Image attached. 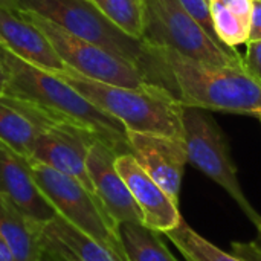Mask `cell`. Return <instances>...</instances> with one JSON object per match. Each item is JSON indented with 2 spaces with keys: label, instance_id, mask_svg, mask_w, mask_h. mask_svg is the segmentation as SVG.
I'll use <instances>...</instances> for the list:
<instances>
[{
  "label": "cell",
  "instance_id": "1f68e13d",
  "mask_svg": "<svg viewBox=\"0 0 261 261\" xmlns=\"http://www.w3.org/2000/svg\"><path fill=\"white\" fill-rule=\"evenodd\" d=\"M257 118H260V121H261V112H260V113H258V116H257Z\"/></svg>",
  "mask_w": 261,
  "mask_h": 261
},
{
  "label": "cell",
  "instance_id": "2e32d148",
  "mask_svg": "<svg viewBox=\"0 0 261 261\" xmlns=\"http://www.w3.org/2000/svg\"><path fill=\"white\" fill-rule=\"evenodd\" d=\"M41 133V121L31 106L18 98L0 93V141L29 159L34 144Z\"/></svg>",
  "mask_w": 261,
  "mask_h": 261
},
{
  "label": "cell",
  "instance_id": "7a4b0ae2",
  "mask_svg": "<svg viewBox=\"0 0 261 261\" xmlns=\"http://www.w3.org/2000/svg\"><path fill=\"white\" fill-rule=\"evenodd\" d=\"M154 49L164 64V87L182 106L258 116L261 83L245 66H210L171 49Z\"/></svg>",
  "mask_w": 261,
  "mask_h": 261
},
{
  "label": "cell",
  "instance_id": "d6986e66",
  "mask_svg": "<svg viewBox=\"0 0 261 261\" xmlns=\"http://www.w3.org/2000/svg\"><path fill=\"white\" fill-rule=\"evenodd\" d=\"M118 232L127 261H177L161 239V232L141 222H121Z\"/></svg>",
  "mask_w": 261,
  "mask_h": 261
},
{
  "label": "cell",
  "instance_id": "30bf717a",
  "mask_svg": "<svg viewBox=\"0 0 261 261\" xmlns=\"http://www.w3.org/2000/svg\"><path fill=\"white\" fill-rule=\"evenodd\" d=\"M130 153L144 171L179 203L180 185L188 164L184 139L151 133L127 132Z\"/></svg>",
  "mask_w": 261,
  "mask_h": 261
},
{
  "label": "cell",
  "instance_id": "8fae6325",
  "mask_svg": "<svg viewBox=\"0 0 261 261\" xmlns=\"http://www.w3.org/2000/svg\"><path fill=\"white\" fill-rule=\"evenodd\" d=\"M115 167L125 182L136 206L141 211L142 223L161 234L176 228L180 220L179 203H176L138 164L132 153L118 154Z\"/></svg>",
  "mask_w": 261,
  "mask_h": 261
},
{
  "label": "cell",
  "instance_id": "ffe728a7",
  "mask_svg": "<svg viewBox=\"0 0 261 261\" xmlns=\"http://www.w3.org/2000/svg\"><path fill=\"white\" fill-rule=\"evenodd\" d=\"M164 236L176 246L185 261H243L199 236L184 219L176 228L167 231Z\"/></svg>",
  "mask_w": 261,
  "mask_h": 261
},
{
  "label": "cell",
  "instance_id": "4316f807",
  "mask_svg": "<svg viewBox=\"0 0 261 261\" xmlns=\"http://www.w3.org/2000/svg\"><path fill=\"white\" fill-rule=\"evenodd\" d=\"M5 87H6V70H5L3 63L0 60V93L5 92Z\"/></svg>",
  "mask_w": 261,
  "mask_h": 261
},
{
  "label": "cell",
  "instance_id": "cb8c5ba5",
  "mask_svg": "<svg viewBox=\"0 0 261 261\" xmlns=\"http://www.w3.org/2000/svg\"><path fill=\"white\" fill-rule=\"evenodd\" d=\"M231 254L243 261H261V240L234 242L231 243Z\"/></svg>",
  "mask_w": 261,
  "mask_h": 261
},
{
  "label": "cell",
  "instance_id": "d6a6232c",
  "mask_svg": "<svg viewBox=\"0 0 261 261\" xmlns=\"http://www.w3.org/2000/svg\"><path fill=\"white\" fill-rule=\"evenodd\" d=\"M208 2H210V0H208Z\"/></svg>",
  "mask_w": 261,
  "mask_h": 261
},
{
  "label": "cell",
  "instance_id": "8992f818",
  "mask_svg": "<svg viewBox=\"0 0 261 261\" xmlns=\"http://www.w3.org/2000/svg\"><path fill=\"white\" fill-rule=\"evenodd\" d=\"M31 168L40 191L57 210L58 216L95 239L122 261H127L118 232V223L96 196L87 191L78 180L44 164L31 162Z\"/></svg>",
  "mask_w": 261,
  "mask_h": 261
},
{
  "label": "cell",
  "instance_id": "5bb4252c",
  "mask_svg": "<svg viewBox=\"0 0 261 261\" xmlns=\"http://www.w3.org/2000/svg\"><path fill=\"white\" fill-rule=\"evenodd\" d=\"M0 35L5 47L23 61L47 72H72L47 37L18 9L0 8Z\"/></svg>",
  "mask_w": 261,
  "mask_h": 261
},
{
  "label": "cell",
  "instance_id": "3957f363",
  "mask_svg": "<svg viewBox=\"0 0 261 261\" xmlns=\"http://www.w3.org/2000/svg\"><path fill=\"white\" fill-rule=\"evenodd\" d=\"M54 73L92 104L122 122L127 132L184 139V106L167 89L156 84L132 89L95 81L76 72Z\"/></svg>",
  "mask_w": 261,
  "mask_h": 261
},
{
  "label": "cell",
  "instance_id": "ac0fdd59",
  "mask_svg": "<svg viewBox=\"0 0 261 261\" xmlns=\"http://www.w3.org/2000/svg\"><path fill=\"white\" fill-rule=\"evenodd\" d=\"M252 5L254 0H210L216 34L226 47L236 49L248 43Z\"/></svg>",
  "mask_w": 261,
  "mask_h": 261
},
{
  "label": "cell",
  "instance_id": "f546056e",
  "mask_svg": "<svg viewBox=\"0 0 261 261\" xmlns=\"http://www.w3.org/2000/svg\"><path fill=\"white\" fill-rule=\"evenodd\" d=\"M255 226H257V231H258V239L261 240V222L258 225H255Z\"/></svg>",
  "mask_w": 261,
  "mask_h": 261
},
{
  "label": "cell",
  "instance_id": "52a82bcc",
  "mask_svg": "<svg viewBox=\"0 0 261 261\" xmlns=\"http://www.w3.org/2000/svg\"><path fill=\"white\" fill-rule=\"evenodd\" d=\"M182 125L188 162L220 185L248 219L254 225H258L261 216L242 190L237 167L231 158L226 138L214 118L208 110L184 106Z\"/></svg>",
  "mask_w": 261,
  "mask_h": 261
},
{
  "label": "cell",
  "instance_id": "6da1fadb",
  "mask_svg": "<svg viewBox=\"0 0 261 261\" xmlns=\"http://www.w3.org/2000/svg\"><path fill=\"white\" fill-rule=\"evenodd\" d=\"M0 60L6 70L5 95L34 104L55 122L92 133L116 154L130 153L122 122L92 104L57 73L23 61L5 46H0Z\"/></svg>",
  "mask_w": 261,
  "mask_h": 261
},
{
  "label": "cell",
  "instance_id": "44dd1931",
  "mask_svg": "<svg viewBox=\"0 0 261 261\" xmlns=\"http://www.w3.org/2000/svg\"><path fill=\"white\" fill-rule=\"evenodd\" d=\"M109 20L133 38H142L144 3L142 0H90Z\"/></svg>",
  "mask_w": 261,
  "mask_h": 261
},
{
  "label": "cell",
  "instance_id": "5b68a950",
  "mask_svg": "<svg viewBox=\"0 0 261 261\" xmlns=\"http://www.w3.org/2000/svg\"><path fill=\"white\" fill-rule=\"evenodd\" d=\"M142 38L154 47L210 66H243V57L219 46L184 9L179 0H142Z\"/></svg>",
  "mask_w": 261,
  "mask_h": 261
},
{
  "label": "cell",
  "instance_id": "e0dca14e",
  "mask_svg": "<svg viewBox=\"0 0 261 261\" xmlns=\"http://www.w3.org/2000/svg\"><path fill=\"white\" fill-rule=\"evenodd\" d=\"M37 231L38 226L0 194V236L8 243L15 261H38L41 246Z\"/></svg>",
  "mask_w": 261,
  "mask_h": 261
},
{
  "label": "cell",
  "instance_id": "7402d4cb",
  "mask_svg": "<svg viewBox=\"0 0 261 261\" xmlns=\"http://www.w3.org/2000/svg\"><path fill=\"white\" fill-rule=\"evenodd\" d=\"M180 5L184 6V9L197 21V24L223 49L231 50V52H237L236 49H229L226 47L217 37L216 29H214V23H213V17H211V8H210V2L208 0H179Z\"/></svg>",
  "mask_w": 261,
  "mask_h": 261
},
{
  "label": "cell",
  "instance_id": "83f0119b",
  "mask_svg": "<svg viewBox=\"0 0 261 261\" xmlns=\"http://www.w3.org/2000/svg\"><path fill=\"white\" fill-rule=\"evenodd\" d=\"M0 8L20 9V6H18V0H0Z\"/></svg>",
  "mask_w": 261,
  "mask_h": 261
},
{
  "label": "cell",
  "instance_id": "9a60e30c",
  "mask_svg": "<svg viewBox=\"0 0 261 261\" xmlns=\"http://www.w3.org/2000/svg\"><path fill=\"white\" fill-rule=\"evenodd\" d=\"M38 243L58 261H122L61 216L38 226Z\"/></svg>",
  "mask_w": 261,
  "mask_h": 261
},
{
  "label": "cell",
  "instance_id": "9c48e42d",
  "mask_svg": "<svg viewBox=\"0 0 261 261\" xmlns=\"http://www.w3.org/2000/svg\"><path fill=\"white\" fill-rule=\"evenodd\" d=\"M95 141L98 139L92 133L80 127L50 121L38 135L29 161L44 164L78 180L87 191L96 196L86 167L87 151Z\"/></svg>",
  "mask_w": 261,
  "mask_h": 261
},
{
  "label": "cell",
  "instance_id": "603a6c76",
  "mask_svg": "<svg viewBox=\"0 0 261 261\" xmlns=\"http://www.w3.org/2000/svg\"><path fill=\"white\" fill-rule=\"evenodd\" d=\"M243 66L248 70V73H251L255 80L261 83V40L246 43Z\"/></svg>",
  "mask_w": 261,
  "mask_h": 261
},
{
  "label": "cell",
  "instance_id": "277c9868",
  "mask_svg": "<svg viewBox=\"0 0 261 261\" xmlns=\"http://www.w3.org/2000/svg\"><path fill=\"white\" fill-rule=\"evenodd\" d=\"M18 6L37 12L70 34L130 61L148 83L164 87V64L156 49L144 40L125 34L90 0H18Z\"/></svg>",
  "mask_w": 261,
  "mask_h": 261
},
{
  "label": "cell",
  "instance_id": "f1b7e54d",
  "mask_svg": "<svg viewBox=\"0 0 261 261\" xmlns=\"http://www.w3.org/2000/svg\"><path fill=\"white\" fill-rule=\"evenodd\" d=\"M38 261H58L55 257H52L49 252H46V251H43L41 249V254H40V257H38Z\"/></svg>",
  "mask_w": 261,
  "mask_h": 261
},
{
  "label": "cell",
  "instance_id": "4dcf8cb0",
  "mask_svg": "<svg viewBox=\"0 0 261 261\" xmlns=\"http://www.w3.org/2000/svg\"><path fill=\"white\" fill-rule=\"evenodd\" d=\"M0 46H5V43H3V38H2V35H0Z\"/></svg>",
  "mask_w": 261,
  "mask_h": 261
},
{
  "label": "cell",
  "instance_id": "7c38bea8",
  "mask_svg": "<svg viewBox=\"0 0 261 261\" xmlns=\"http://www.w3.org/2000/svg\"><path fill=\"white\" fill-rule=\"evenodd\" d=\"M0 194L12 202L37 226L58 216L40 191L29 159L20 156L0 141Z\"/></svg>",
  "mask_w": 261,
  "mask_h": 261
},
{
  "label": "cell",
  "instance_id": "4fadbf2b",
  "mask_svg": "<svg viewBox=\"0 0 261 261\" xmlns=\"http://www.w3.org/2000/svg\"><path fill=\"white\" fill-rule=\"evenodd\" d=\"M116 156L118 154L113 150L99 141H95L90 145L86 158V167L95 193L116 223H142L141 211L115 167Z\"/></svg>",
  "mask_w": 261,
  "mask_h": 261
},
{
  "label": "cell",
  "instance_id": "ba28073f",
  "mask_svg": "<svg viewBox=\"0 0 261 261\" xmlns=\"http://www.w3.org/2000/svg\"><path fill=\"white\" fill-rule=\"evenodd\" d=\"M18 11L23 18L35 24L47 37L57 54L70 67L72 72H76L95 81L121 87L138 89L145 84H151L144 76V73L130 61L119 58L112 52L70 34L60 24L41 17L37 12L28 9Z\"/></svg>",
  "mask_w": 261,
  "mask_h": 261
},
{
  "label": "cell",
  "instance_id": "484cf974",
  "mask_svg": "<svg viewBox=\"0 0 261 261\" xmlns=\"http://www.w3.org/2000/svg\"><path fill=\"white\" fill-rule=\"evenodd\" d=\"M0 261H15L8 243L3 240V237L0 236Z\"/></svg>",
  "mask_w": 261,
  "mask_h": 261
},
{
  "label": "cell",
  "instance_id": "d4e9b609",
  "mask_svg": "<svg viewBox=\"0 0 261 261\" xmlns=\"http://www.w3.org/2000/svg\"><path fill=\"white\" fill-rule=\"evenodd\" d=\"M261 40V0H254L252 5V17H251V29H249V40L257 41Z\"/></svg>",
  "mask_w": 261,
  "mask_h": 261
}]
</instances>
